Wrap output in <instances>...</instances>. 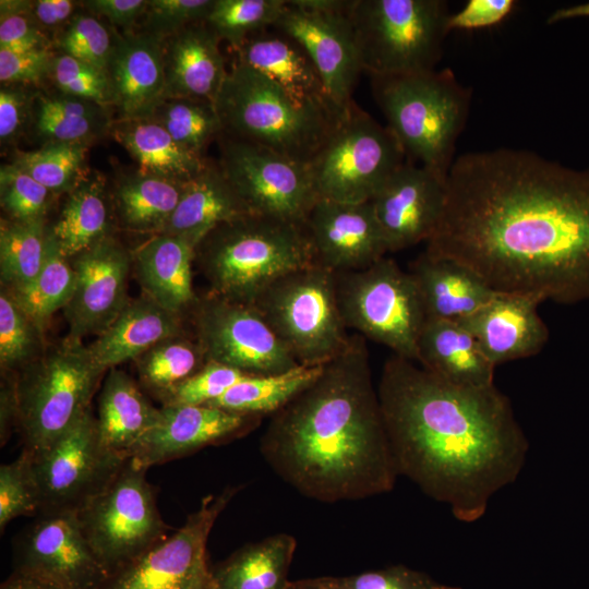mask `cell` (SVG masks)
Instances as JSON below:
<instances>
[{
    "label": "cell",
    "mask_w": 589,
    "mask_h": 589,
    "mask_svg": "<svg viewBox=\"0 0 589 589\" xmlns=\"http://www.w3.org/2000/svg\"><path fill=\"white\" fill-rule=\"evenodd\" d=\"M321 365H298L283 373L249 375L207 406L247 416L275 413L322 372Z\"/></svg>",
    "instance_id": "36"
},
{
    "label": "cell",
    "mask_w": 589,
    "mask_h": 589,
    "mask_svg": "<svg viewBox=\"0 0 589 589\" xmlns=\"http://www.w3.org/2000/svg\"><path fill=\"white\" fill-rule=\"evenodd\" d=\"M65 55L107 72L113 49L108 29L94 16H75L58 40Z\"/></svg>",
    "instance_id": "51"
},
{
    "label": "cell",
    "mask_w": 589,
    "mask_h": 589,
    "mask_svg": "<svg viewBox=\"0 0 589 589\" xmlns=\"http://www.w3.org/2000/svg\"><path fill=\"white\" fill-rule=\"evenodd\" d=\"M426 320L462 321L486 304L497 291L461 262L422 252L410 265Z\"/></svg>",
    "instance_id": "27"
},
{
    "label": "cell",
    "mask_w": 589,
    "mask_h": 589,
    "mask_svg": "<svg viewBox=\"0 0 589 589\" xmlns=\"http://www.w3.org/2000/svg\"><path fill=\"white\" fill-rule=\"evenodd\" d=\"M260 449L285 482L320 502L393 490L398 473L364 337L350 335L320 375L273 413Z\"/></svg>",
    "instance_id": "3"
},
{
    "label": "cell",
    "mask_w": 589,
    "mask_h": 589,
    "mask_svg": "<svg viewBox=\"0 0 589 589\" xmlns=\"http://www.w3.org/2000/svg\"><path fill=\"white\" fill-rule=\"evenodd\" d=\"M51 192L15 164L1 167V206L14 220L43 218Z\"/></svg>",
    "instance_id": "49"
},
{
    "label": "cell",
    "mask_w": 589,
    "mask_h": 589,
    "mask_svg": "<svg viewBox=\"0 0 589 589\" xmlns=\"http://www.w3.org/2000/svg\"><path fill=\"white\" fill-rule=\"evenodd\" d=\"M417 362L452 384L469 387L494 385L495 366L472 334L457 321H425L418 341Z\"/></svg>",
    "instance_id": "29"
},
{
    "label": "cell",
    "mask_w": 589,
    "mask_h": 589,
    "mask_svg": "<svg viewBox=\"0 0 589 589\" xmlns=\"http://www.w3.org/2000/svg\"><path fill=\"white\" fill-rule=\"evenodd\" d=\"M53 59L47 48L24 52L0 50V80L5 83L38 81L51 71Z\"/></svg>",
    "instance_id": "54"
},
{
    "label": "cell",
    "mask_w": 589,
    "mask_h": 589,
    "mask_svg": "<svg viewBox=\"0 0 589 589\" xmlns=\"http://www.w3.org/2000/svg\"><path fill=\"white\" fill-rule=\"evenodd\" d=\"M39 501L32 472L31 455H21L0 467V529L4 530L10 520L38 514Z\"/></svg>",
    "instance_id": "47"
},
{
    "label": "cell",
    "mask_w": 589,
    "mask_h": 589,
    "mask_svg": "<svg viewBox=\"0 0 589 589\" xmlns=\"http://www.w3.org/2000/svg\"><path fill=\"white\" fill-rule=\"evenodd\" d=\"M252 305L299 364H324L349 342L337 302L336 273L316 263L283 275Z\"/></svg>",
    "instance_id": "9"
},
{
    "label": "cell",
    "mask_w": 589,
    "mask_h": 589,
    "mask_svg": "<svg viewBox=\"0 0 589 589\" xmlns=\"http://www.w3.org/2000/svg\"><path fill=\"white\" fill-rule=\"evenodd\" d=\"M148 119L160 124L178 144L200 155L223 133L215 104L204 99L169 97Z\"/></svg>",
    "instance_id": "41"
},
{
    "label": "cell",
    "mask_w": 589,
    "mask_h": 589,
    "mask_svg": "<svg viewBox=\"0 0 589 589\" xmlns=\"http://www.w3.org/2000/svg\"><path fill=\"white\" fill-rule=\"evenodd\" d=\"M115 134L137 160L141 175L188 182L207 166L202 155L178 144L160 124L149 119L123 120Z\"/></svg>",
    "instance_id": "34"
},
{
    "label": "cell",
    "mask_w": 589,
    "mask_h": 589,
    "mask_svg": "<svg viewBox=\"0 0 589 589\" xmlns=\"http://www.w3.org/2000/svg\"><path fill=\"white\" fill-rule=\"evenodd\" d=\"M304 225L315 263L334 273L366 268L388 252L371 201L318 199Z\"/></svg>",
    "instance_id": "21"
},
{
    "label": "cell",
    "mask_w": 589,
    "mask_h": 589,
    "mask_svg": "<svg viewBox=\"0 0 589 589\" xmlns=\"http://www.w3.org/2000/svg\"><path fill=\"white\" fill-rule=\"evenodd\" d=\"M576 17H589V2L556 10L549 17L548 22L557 23L564 20L576 19Z\"/></svg>",
    "instance_id": "60"
},
{
    "label": "cell",
    "mask_w": 589,
    "mask_h": 589,
    "mask_svg": "<svg viewBox=\"0 0 589 589\" xmlns=\"http://www.w3.org/2000/svg\"><path fill=\"white\" fill-rule=\"evenodd\" d=\"M251 374L216 362H206L196 373L160 397L163 406H204Z\"/></svg>",
    "instance_id": "48"
},
{
    "label": "cell",
    "mask_w": 589,
    "mask_h": 589,
    "mask_svg": "<svg viewBox=\"0 0 589 589\" xmlns=\"http://www.w3.org/2000/svg\"><path fill=\"white\" fill-rule=\"evenodd\" d=\"M287 0H214L205 23L232 48L249 37L269 29Z\"/></svg>",
    "instance_id": "43"
},
{
    "label": "cell",
    "mask_w": 589,
    "mask_h": 589,
    "mask_svg": "<svg viewBox=\"0 0 589 589\" xmlns=\"http://www.w3.org/2000/svg\"><path fill=\"white\" fill-rule=\"evenodd\" d=\"M215 106L225 135L302 164L311 160L341 120L298 105L268 77L236 61Z\"/></svg>",
    "instance_id": "6"
},
{
    "label": "cell",
    "mask_w": 589,
    "mask_h": 589,
    "mask_svg": "<svg viewBox=\"0 0 589 589\" xmlns=\"http://www.w3.org/2000/svg\"><path fill=\"white\" fill-rule=\"evenodd\" d=\"M542 302L532 294L497 291L486 304L459 322L496 366L536 356L543 349L550 332L538 313Z\"/></svg>",
    "instance_id": "24"
},
{
    "label": "cell",
    "mask_w": 589,
    "mask_h": 589,
    "mask_svg": "<svg viewBox=\"0 0 589 589\" xmlns=\"http://www.w3.org/2000/svg\"><path fill=\"white\" fill-rule=\"evenodd\" d=\"M395 135L354 101L306 164L318 199L371 201L406 163Z\"/></svg>",
    "instance_id": "11"
},
{
    "label": "cell",
    "mask_w": 589,
    "mask_h": 589,
    "mask_svg": "<svg viewBox=\"0 0 589 589\" xmlns=\"http://www.w3.org/2000/svg\"><path fill=\"white\" fill-rule=\"evenodd\" d=\"M145 468L127 459L75 514L108 576L168 537Z\"/></svg>",
    "instance_id": "12"
},
{
    "label": "cell",
    "mask_w": 589,
    "mask_h": 589,
    "mask_svg": "<svg viewBox=\"0 0 589 589\" xmlns=\"http://www.w3.org/2000/svg\"><path fill=\"white\" fill-rule=\"evenodd\" d=\"M214 0H153L147 2L145 25L148 34L159 38L205 22Z\"/></svg>",
    "instance_id": "52"
},
{
    "label": "cell",
    "mask_w": 589,
    "mask_h": 589,
    "mask_svg": "<svg viewBox=\"0 0 589 589\" xmlns=\"http://www.w3.org/2000/svg\"><path fill=\"white\" fill-rule=\"evenodd\" d=\"M296 546L287 533L247 544L211 570V588L287 589Z\"/></svg>",
    "instance_id": "33"
},
{
    "label": "cell",
    "mask_w": 589,
    "mask_h": 589,
    "mask_svg": "<svg viewBox=\"0 0 589 589\" xmlns=\"http://www.w3.org/2000/svg\"><path fill=\"white\" fill-rule=\"evenodd\" d=\"M75 284L76 275L70 259L61 252L48 230L47 255L41 271L25 286L9 291L22 311L43 332L52 314L68 304Z\"/></svg>",
    "instance_id": "38"
},
{
    "label": "cell",
    "mask_w": 589,
    "mask_h": 589,
    "mask_svg": "<svg viewBox=\"0 0 589 589\" xmlns=\"http://www.w3.org/2000/svg\"><path fill=\"white\" fill-rule=\"evenodd\" d=\"M252 214L304 224L318 200L306 164L226 135L219 165Z\"/></svg>",
    "instance_id": "14"
},
{
    "label": "cell",
    "mask_w": 589,
    "mask_h": 589,
    "mask_svg": "<svg viewBox=\"0 0 589 589\" xmlns=\"http://www.w3.org/2000/svg\"><path fill=\"white\" fill-rule=\"evenodd\" d=\"M336 296L347 328L417 362L426 315L409 271L384 256L366 268L336 273Z\"/></svg>",
    "instance_id": "10"
},
{
    "label": "cell",
    "mask_w": 589,
    "mask_h": 589,
    "mask_svg": "<svg viewBox=\"0 0 589 589\" xmlns=\"http://www.w3.org/2000/svg\"><path fill=\"white\" fill-rule=\"evenodd\" d=\"M0 589H60V588L13 572L2 582Z\"/></svg>",
    "instance_id": "59"
},
{
    "label": "cell",
    "mask_w": 589,
    "mask_h": 589,
    "mask_svg": "<svg viewBox=\"0 0 589 589\" xmlns=\"http://www.w3.org/2000/svg\"><path fill=\"white\" fill-rule=\"evenodd\" d=\"M374 98L408 161L443 178L455 160L471 93L449 69L371 76Z\"/></svg>",
    "instance_id": "5"
},
{
    "label": "cell",
    "mask_w": 589,
    "mask_h": 589,
    "mask_svg": "<svg viewBox=\"0 0 589 589\" xmlns=\"http://www.w3.org/2000/svg\"><path fill=\"white\" fill-rule=\"evenodd\" d=\"M24 2L1 1L0 50L24 52L45 47V36L22 8Z\"/></svg>",
    "instance_id": "53"
},
{
    "label": "cell",
    "mask_w": 589,
    "mask_h": 589,
    "mask_svg": "<svg viewBox=\"0 0 589 589\" xmlns=\"http://www.w3.org/2000/svg\"><path fill=\"white\" fill-rule=\"evenodd\" d=\"M513 0H469L448 19V28L476 29L502 22L514 9Z\"/></svg>",
    "instance_id": "55"
},
{
    "label": "cell",
    "mask_w": 589,
    "mask_h": 589,
    "mask_svg": "<svg viewBox=\"0 0 589 589\" xmlns=\"http://www.w3.org/2000/svg\"><path fill=\"white\" fill-rule=\"evenodd\" d=\"M110 215L99 179L81 181L70 193L50 233L71 259L109 237Z\"/></svg>",
    "instance_id": "35"
},
{
    "label": "cell",
    "mask_w": 589,
    "mask_h": 589,
    "mask_svg": "<svg viewBox=\"0 0 589 589\" xmlns=\"http://www.w3.org/2000/svg\"><path fill=\"white\" fill-rule=\"evenodd\" d=\"M25 117V96L13 88H2L0 92L1 140L7 141L13 139L22 128Z\"/></svg>",
    "instance_id": "56"
},
{
    "label": "cell",
    "mask_w": 589,
    "mask_h": 589,
    "mask_svg": "<svg viewBox=\"0 0 589 589\" xmlns=\"http://www.w3.org/2000/svg\"><path fill=\"white\" fill-rule=\"evenodd\" d=\"M168 37L163 44L168 98L215 104L228 73L219 37L205 22L191 24Z\"/></svg>",
    "instance_id": "26"
},
{
    "label": "cell",
    "mask_w": 589,
    "mask_h": 589,
    "mask_svg": "<svg viewBox=\"0 0 589 589\" xmlns=\"http://www.w3.org/2000/svg\"><path fill=\"white\" fill-rule=\"evenodd\" d=\"M105 371L88 347L70 337L23 368L15 386L24 450L41 453L75 424L91 408Z\"/></svg>",
    "instance_id": "7"
},
{
    "label": "cell",
    "mask_w": 589,
    "mask_h": 589,
    "mask_svg": "<svg viewBox=\"0 0 589 589\" xmlns=\"http://www.w3.org/2000/svg\"><path fill=\"white\" fill-rule=\"evenodd\" d=\"M376 389L398 476L448 505L457 520L481 519L521 472L529 442L495 384H452L393 354Z\"/></svg>",
    "instance_id": "2"
},
{
    "label": "cell",
    "mask_w": 589,
    "mask_h": 589,
    "mask_svg": "<svg viewBox=\"0 0 589 589\" xmlns=\"http://www.w3.org/2000/svg\"><path fill=\"white\" fill-rule=\"evenodd\" d=\"M148 1L143 0H92L86 5L91 11L107 17L118 26H130L145 13Z\"/></svg>",
    "instance_id": "57"
},
{
    "label": "cell",
    "mask_w": 589,
    "mask_h": 589,
    "mask_svg": "<svg viewBox=\"0 0 589 589\" xmlns=\"http://www.w3.org/2000/svg\"><path fill=\"white\" fill-rule=\"evenodd\" d=\"M287 589H461L434 580L405 565L347 576H318L289 580Z\"/></svg>",
    "instance_id": "44"
},
{
    "label": "cell",
    "mask_w": 589,
    "mask_h": 589,
    "mask_svg": "<svg viewBox=\"0 0 589 589\" xmlns=\"http://www.w3.org/2000/svg\"><path fill=\"white\" fill-rule=\"evenodd\" d=\"M135 361L143 386L159 398L206 363L199 342L182 335L158 342Z\"/></svg>",
    "instance_id": "40"
},
{
    "label": "cell",
    "mask_w": 589,
    "mask_h": 589,
    "mask_svg": "<svg viewBox=\"0 0 589 589\" xmlns=\"http://www.w3.org/2000/svg\"><path fill=\"white\" fill-rule=\"evenodd\" d=\"M51 74L64 95L93 101L99 106L113 104L107 72L69 55L53 59Z\"/></svg>",
    "instance_id": "50"
},
{
    "label": "cell",
    "mask_w": 589,
    "mask_h": 589,
    "mask_svg": "<svg viewBox=\"0 0 589 589\" xmlns=\"http://www.w3.org/2000/svg\"><path fill=\"white\" fill-rule=\"evenodd\" d=\"M252 214L220 167L206 168L184 183L180 201L159 233L184 238L197 247L217 226Z\"/></svg>",
    "instance_id": "31"
},
{
    "label": "cell",
    "mask_w": 589,
    "mask_h": 589,
    "mask_svg": "<svg viewBox=\"0 0 589 589\" xmlns=\"http://www.w3.org/2000/svg\"><path fill=\"white\" fill-rule=\"evenodd\" d=\"M123 120L148 119L168 98L161 38L144 33L113 44L107 69Z\"/></svg>",
    "instance_id": "25"
},
{
    "label": "cell",
    "mask_w": 589,
    "mask_h": 589,
    "mask_svg": "<svg viewBox=\"0 0 589 589\" xmlns=\"http://www.w3.org/2000/svg\"><path fill=\"white\" fill-rule=\"evenodd\" d=\"M233 50L236 62L268 77L298 105L336 119L348 111L334 103L313 61L291 37L269 28Z\"/></svg>",
    "instance_id": "23"
},
{
    "label": "cell",
    "mask_w": 589,
    "mask_h": 589,
    "mask_svg": "<svg viewBox=\"0 0 589 589\" xmlns=\"http://www.w3.org/2000/svg\"><path fill=\"white\" fill-rule=\"evenodd\" d=\"M188 589H212L211 569L203 573Z\"/></svg>",
    "instance_id": "61"
},
{
    "label": "cell",
    "mask_w": 589,
    "mask_h": 589,
    "mask_svg": "<svg viewBox=\"0 0 589 589\" xmlns=\"http://www.w3.org/2000/svg\"><path fill=\"white\" fill-rule=\"evenodd\" d=\"M184 183L141 173L127 179L115 197L122 224L134 231L159 233L175 212Z\"/></svg>",
    "instance_id": "37"
},
{
    "label": "cell",
    "mask_w": 589,
    "mask_h": 589,
    "mask_svg": "<svg viewBox=\"0 0 589 589\" xmlns=\"http://www.w3.org/2000/svg\"><path fill=\"white\" fill-rule=\"evenodd\" d=\"M195 248L184 238L155 233L132 255L144 294L180 316L199 301L192 287Z\"/></svg>",
    "instance_id": "28"
},
{
    "label": "cell",
    "mask_w": 589,
    "mask_h": 589,
    "mask_svg": "<svg viewBox=\"0 0 589 589\" xmlns=\"http://www.w3.org/2000/svg\"><path fill=\"white\" fill-rule=\"evenodd\" d=\"M31 459L39 515L76 513L127 460L103 444L91 408L51 446L31 455Z\"/></svg>",
    "instance_id": "13"
},
{
    "label": "cell",
    "mask_w": 589,
    "mask_h": 589,
    "mask_svg": "<svg viewBox=\"0 0 589 589\" xmlns=\"http://www.w3.org/2000/svg\"><path fill=\"white\" fill-rule=\"evenodd\" d=\"M41 332L22 311L10 291L0 294V362L4 370H22L32 361L39 348Z\"/></svg>",
    "instance_id": "46"
},
{
    "label": "cell",
    "mask_w": 589,
    "mask_h": 589,
    "mask_svg": "<svg viewBox=\"0 0 589 589\" xmlns=\"http://www.w3.org/2000/svg\"><path fill=\"white\" fill-rule=\"evenodd\" d=\"M446 201V178L406 161L371 200L388 252L428 242Z\"/></svg>",
    "instance_id": "20"
},
{
    "label": "cell",
    "mask_w": 589,
    "mask_h": 589,
    "mask_svg": "<svg viewBox=\"0 0 589 589\" xmlns=\"http://www.w3.org/2000/svg\"><path fill=\"white\" fill-rule=\"evenodd\" d=\"M182 335L181 316L143 296L129 301L118 317L88 346L104 370L136 359L158 342Z\"/></svg>",
    "instance_id": "30"
},
{
    "label": "cell",
    "mask_w": 589,
    "mask_h": 589,
    "mask_svg": "<svg viewBox=\"0 0 589 589\" xmlns=\"http://www.w3.org/2000/svg\"><path fill=\"white\" fill-rule=\"evenodd\" d=\"M13 572L60 589H98L107 572L75 513L39 515L14 543Z\"/></svg>",
    "instance_id": "18"
},
{
    "label": "cell",
    "mask_w": 589,
    "mask_h": 589,
    "mask_svg": "<svg viewBox=\"0 0 589 589\" xmlns=\"http://www.w3.org/2000/svg\"><path fill=\"white\" fill-rule=\"evenodd\" d=\"M109 370L99 396L97 429L103 444L125 460L156 425L160 409L149 404L125 372Z\"/></svg>",
    "instance_id": "32"
},
{
    "label": "cell",
    "mask_w": 589,
    "mask_h": 589,
    "mask_svg": "<svg viewBox=\"0 0 589 589\" xmlns=\"http://www.w3.org/2000/svg\"><path fill=\"white\" fill-rule=\"evenodd\" d=\"M76 275L74 292L63 308L70 338L100 335L129 302L132 255L111 237L70 259Z\"/></svg>",
    "instance_id": "19"
},
{
    "label": "cell",
    "mask_w": 589,
    "mask_h": 589,
    "mask_svg": "<svg viewBox=\"0 0 589 589\" xmlns=\"http://www.w3.org/2000/svg\"><path fill=\"white\" fill-rule=\"evenodd\" d=\"M193 311L196 341L206 362L251 375L277 374L300 365L253 305L208 294Z\"/></svg>",
    "instance_id": "16"
},
{
    "label": "cell",
    "mask_w": 589,
    "mask_h": 589,
    "mask_svg": "<svg viewBox=\"0 0 589 589\" xmlns=\"http://www.w3.org/2000/svg\"><path fill=\"white\" fill-rule=\"evenodd\" d=\"M212 296L252 305L273 281L315 263L304 224L248 214L209 231L195 248Z\"/></svg>",
    "instance_id": "4"
},
{
    "label": "cell",
    "mask_w": 589,
    "mask_h": 589,
    "mask_svg": "<svg viewBox=\"0 0 589 589\" xmlns=\"http://www.w3.org/2000/svg\"><path fill=\"white\" fill-rule=\"evenodd\" d=\"M212 406H163L156 425L141 440L130 459L148 469L211 444L231 438L259 422Z\"/></svg>",
    "instance_id": "22"
},
{
    "label": "cell",
    "mask_w": 589,
    "mask_h": 589,
    "mask_svg": "<svg viewBox=\"0 0 589 589\" xmlns=\"http://www.w3.org/2000/svg\"><path fill=\"white\" fill-rule=\"evenodd\" d=\"M425 251L461 262L498 292L589 301V168L509 148L458 156Z\"/></svg>",
    "instance_id": "1"
},
{
    "label": "cell",
    "mask_w": 589,
    "mask_h": 589,
    "mask_svg": "<svg viewBox=\"0 0 589 589\" xmlns=\"http://www.w3.org/2000/svg\"><path fill=\"white\" fill-rule=\"evenodd\" d=\"M237 491L205 496L173 534L110 574L98 589H188L209 569L207 538Z\"/></svg>",
    "instance_id": "17"
},
{
    "label": "cell",
    "mask_w": 589,
    "mask_h": 589,
    "mask_svg": "<svg viewBox=\"0 0 589 589\" xmlns=\"http://www.w3.org/2000/svg\"><path fill=\"white\" fill-rule=\"evenodd\" d=\"M99 107L93 101L69 95L41 98L36 129L50 144L84 145L99 130Z\"/></svg>",
    "instance_id": "42"
},
{
    "label": "cell",
    "mask_w": 589,
    "mask_h": 589,
    "mask_svg": "<svg viewBox=\"0 0 589 589\" xmlns=\"http://www.w3.org/2000/svg\"><path fill=\"white\" fill-rule=\"evenodd\" d=\"M449 16L442 0H352L363 71L370 76L434 71Z\"/></svg>",
    "instance_id": "8"
},
{
    "label": "cell",
    "mask_w": 589,
    "mask_h": 589,
    "mask_svg": "<svg viewBox=\"0 0 589 589\" xmlns=\"http://www.w3.org/2000/svg\"><path fill=\"white\" fill-rule=\"evenodd\" d=\"M48 230L43 218L2 220L0 229V275L2 288L14 290L33 280L47 255Z\"/></svg>",
    "instance_id": "39"
},
{
    "label": "cell",
    "mask_w": 589,
    "mask_h": 589,
    "mask_svg": "<svg viewBox=\"0 0 589 589\" xmlns=\"http://www.w3.org/2000/svg\"><path fill=\"white\" fill-rule=\"evenodd\" d=\"M352 0H287L273 29L308 53L334 103L344 111L363 72L350 17Z\"/></svg>",
    "instance_id": "15"
},
{
    "label": "cell",
    "mask_w": 589,
    "mask_h": 589,
    "mask_svg": "<svg viewBox=\"0 0 589 589\" xmlns=\"http://www.w3.org/2000/svg\"><path fill=\"white\" fill-rule=\"evenodd\" d=\"M85 156L80 144H49L22 154L14 163L17 167L47 188L51 193L73 190Z\"/></svg>",
    "instance_id": "45"
},
{
    "label": "cell",
    "mask_w": 589,
    "mask_h": 589,
    "mask_svg": "<svg viewBox=\"0 0 589 589\" xmlns=\"http://www.w3.org/2000/svg\"><path fill=\"white\" fill-rule=\"evenodd\" d=\"M74 5L71 0H39L35 2L34 15L45 26H57L71 16Z\"/></svg>",
    "instance_id": "58"
}]
</instances>
